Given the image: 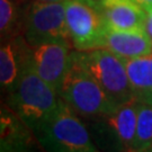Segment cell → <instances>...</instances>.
<instances>
[{"label":"cell","instance_id":"52a82bcc","mask_svg":"<svg viewBox=\"0 0 152 152\" xmlns=\"http://www.w3.org/2000/svg\"><path fill=\"white\" fill-rule=\"evenodd\" d=\"M71 46L65 42H45L31 46L35 71L58 94L70 66Z\"/></svg>","mask_w":152,"mask_h":152},{"label":"cell","instance_id":"5b68a950","mask_svg":"<svg viewBox=\"0 0 152 152\" xmlns=\"http://www.w3.org/2000/svg\"><path fill=\"white\" fill-rule=\"evenodd\" d=\"M65 18L72 46L77 51L104 49L108 32L100 4L97 0H68Z\"/></svg>","mask_w":152,"mask_h":152},{"label":"cell","instance_id":"ac0fdd59","mask_svg":"<svg viewBox=\"0 0 152 152\" xmlns=\"http://www.w3.org/2000/svg\"><path fill=\"white\" fill-rule=\"evenodd\" d=\"M32 1H39V2H65L68 0H32Z\"/></svg>","mask_w":152,"mask_h":152},{"label":"cell","instance_id":"ffe728a7","mask_svg":"<svg viewBox=\"0 0 152 152\" xmlns=\"http://www.w3.org/2000/svg\"><path fill=\"white\" fill-rule=\"evenodd\" d=\"M97 1H99V0H97Z\"/></svg>","mask_w":152,"mask_h":152},{"label":"cell","instance_id":"ba28073f","mask_svg":"<svg viewBox=\"0 0 152 152\" xmlns=\"http://www.w3.org/2000/svg\"><path fill=\"white\" fill-rule=\"evenodd\" d=\"M32 63V48L24 35L1 41L0 83L9 92L16 87L24 70Z\"/></svg>","mask_w":152,"mask_h":152},{"label":"cell","instance_id":"7a4b0ae2","mask_svg":"<svg viewBox=\"0 0 152 152\" xmlns=\"http://www.w3.org/2000/svg\"><path fill=\"white\" fill-rule=\"evenodd\" d=\"M71 60L87 71L116 106L134 100L124 60L109 50L71 51Z\"/></svg>","mask_w":152,"mask_h":152},{"label":"cell","instance_id":"30bf717a","mask_svg":"<svg viewBox=\"0 0 152 152\" xmlns=\"http://www.w3.org/2000/svg\"><path fill=\"white\" fill-rule=\"evenodd\" d=\"M109 29H144L147 12L134 0H99Z\"/></svg>","mask_w":152,"mask_h":152},{"label":"cell","instance_id":"7c38bea8","mask_svg":"<svg viewBox=\"0 0 152 152\" xmlns=\"http://www.w3.org/2000/svg\"><path fill=\"white\" fill-rule=\"evenodd\" d=\"M114 137L115 143L124 151L133 152V142L137 123V103H130L118 106L114 113L104 117Z\"/></svg>","mask_w":152,"mask_h":152},{"label":"cell","instance_id":"8fae6325","mask_svg":"<svg viewBox=\"0 0 152 152\" xmlns=\"http://www.w3.org/2000/svg\"><path fill=\"white\" fill-rule=\"evenodd\" d=\"M124 60L152 54V39L145 29L114 31L108 29L105 48Z\"/></svg>","mask_w":152,"mask_h":152},{"label":"cell","instance_id":"d6986e66","mask_svg":"<svg viewBox=\"0 0 152 152\" xmlns=\"http://www.w3.org/2000/svg\"><path fill=\"white\" fill-rule=\"evenodd\" d=\"M143 152H152V147H150L149 149H147L145 151H143Z\"/></svg>","mask_w":152,"mask_h":152},{"label":"cell","instance_id":"6da1fadb","mask_svg":"<svg viewBox=\"0 0 152 152\" xmlns=\"http://www.w3.org/2000/svg\"><path fill=\"white\" fill-rule=\"evenodd\" d=\"M60 100L59 94L37 75L33 62L8 94L9 108L32 132L54 115Z\"/></svg>","mask_w":152,"mask_h":152},{"label":"cell","instance_id":"3957f363","mask_svg":"<svg viewBox=\"0 0 152 152\" xmlns=\"http://www.w3.org/2000/svg\"><path fill=\"white\" fill-rule=\"evenodd\" d=\"M33 134L46 152H99L86 126L62 99L54 115Z\"/></svg>","mask_w":152,"mask_h":152},{"label":"cell","instance_id":"9c48e42d","mask_svg":"<svg viewBox=\"0 0 152 152\" xmlns=\"http://www.w3.org/2000/svg\"><path fill=\"white\" fill-rule=\"evenodd\" d=\"M1 152H46L11 109L1 110Z\"/></svg>","mask_w":152,"mask_h":152},{"label":"cell","instance_id":"e0dca14e","mask_svg":"<svg viewBox=\"0 0 152 152\" xmlns=\"http://www.w3.org/2000/svg\"><path fill=\"white\" fill-rule=\"evenodd\" d=\"M134 1L141 7L145 12L152 10V0H134Z\"/></svg>","mask_w":152,"mask_h":152},{"label":"cell","instance_id":"9a60e30c","mask_svg":"<svg viewBox=\"0 0 152 152\" xmlns=\"http://www.w3.org/2000/svg\"><path fill=\"white\" fill-rule=\"evenodd\" d=\"M137 103V123L133 152H143L152 147V105Z\"/></svg>","mask_w":152,"mask_h":152},{"label":"cell","instance_id":"5bb4252c","mask_svg":"<svg viewBox=\"0 0 152 152\" xmlns=\"http://www.w3.org/2000/svg\"><path fill=\"white\" fill-rule=\"evenodd\" d=\"M1 41L24 35V10L15 0H0Z\"/></svg>","mask_w":152,"mask_h":152},{"label":"cell","instance_id":"4fadbf2b","mask_svg":"<svg viewBox=\"0 0 152 152\" xmlns=\"http://www.w3.org/2000/svg\"><path fill=\"white\" fill-rule=\"evenodd\" d=\"M124 62L134 100L152 105V54Z\"/></svg>","mask_w":152,"mask_h":152},{"label":"cell","instance_id":"277c9868","mask_svg":"<svg viewBox=\"0 0 152 152\" xmlns=\"http://www.w3.org/2000/svg\"><path fill=\"white\" fill-rule=\"evenodd\" d=\"M59 96L77 115L86 118H102L118 107L87 71L72 60Z\"/></svg>","mask_w":152,"mask_h":152},{"label":"cell","instance_id":"2e32d148","mask_svg":"<svg viewBox=\"0 0 152 152\" xmlns=\"http://www.w3.org/2000/svg\"><path fill=\"white\" fill-rule=\"evenodd\" d=\"M145 32L152 39V10L147 12V19H145Z\"/></svg>","mask_w":152,"mask_h":152},{"label":"cell","instance_id":"8992f818","mask_svg":"<svg viewBox=\"0 0 152 152\" xmlns=\"http://www.w3.org/2000/svg\"><path fill=\"white\" fill-rule=\"evenodd\" d=\"M65 2L28 1L24 8V37L31 46L45 42L71 44Z\"/></svg>","mask_w":152,"mask_h":152}]
</instances>
